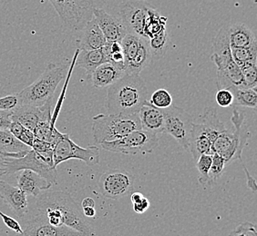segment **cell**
Masks as SVG:
<instances>
[{
	"instance_id": "1",
	"label": "cell",
	"mask_w": 257,
	"mask_h": 236,
	"mask_svg": "<svg viewBox=\"0 0 257 236\" xmlns=\"http://www.w3.org/2000/svg\"><path fill=\"white\" fill-rule=\"evenodd\" d=\"M36 198L37 209L52 226H65L79 232L82 236H95L94 228L87 221L82 209L68 192H41Z\"/></svg>"
},
{
	"instance_id": "2",
	"label": "cell",
	"mask_w": 257,
	"mask_h": 236,
	"mask_svg": "<svg viewBox=\"0 0 257 236\" xmlns=\"http://www.w3.org/2000/svg\"><path fill=\"white\" fill-rule=\"evenodd\" d=\"M148 98V88L140 74H125L109 86L106 108L109 114H136Z\"/></svg>"
},
{
	"instance_id": "3",
	"label": "cell",
	"mask_w": 257,
	"mask_h": 236,
	"mask_svg": "<svg viewBox=\"0 0 257 236\" xmlns=\"http://www.w3.org/2000/svg\"><path fill=\"white\" fill-rule=\"evenodd\" d=\"M69 66V62L66 59L48 64L39 78L17 94L20 104L40 108L53 100L58 86L67 76Z\"/></svg>"
},
{
	"instance_id": "4",
	"label": "cell",
	"mask_w": 257,
	"mask_h": 236,
	"mask_svg": "<svg viewBox=\"0 0 257 236\" xmlns=\"http://www.w3.org/2000/svg\"><path fill=\"white\" fill-rule=\"evenodd\" d=\"M228 28L229 26H223L213 38V53L211 58L217 68L218 89L244 88L242 70L231 54Z\"/></svg>"
},
{
	"instance_id": "5",
	"label": "cell",
	"mask_w": 257,
	"mask_h": 236,
	"mask_svg": "<svg viewBox=\"0 0 257 236\" xmlns=\"http://www.w3.org/2000/svg\"><path fill=\"white\" fill-rule=\"evenodd\" d=\"M231 122L232 129H225L213 142V151L224 159L226 166L233 161L241 160L242 150L247 144L251 133L244 122V113L235 106L232 111Z\"/></svg>"
},
{
	"instance_id": "6",
	"label": "cell",
	"mask_w": 257,
	"mask_h": 236,
	"mask_svg": "<svg viewBox=\"0 0 257 236\" xmlns=\"http://www.w3.org/2000/svg\"><path fill=\"white\" fill-rule=\"evenodd\" d=\"M226 128L218 118L215 109L207 108L199 118L197 123H193L189 138V150L193 160L204 154H213V144L220 134Z\"/></svg>"
},
{
	"instance_id": "7",
	"label": "cell",
	"mask_w": 257,
	"mask_h": 236,
	"mask_svg": "<svg viewBox=\"0 0 257 236\" xmlns=\"http://www.w3.org/2000/svg\"><path fill=\"white\" fill-rule=\"evenodd\" d=\"M1 160L0 176H10L21 170L28 169L38 172L51 184H57L58 172L53 162V150L39 152L31 148L20 158H3Z\"/></svg>"
},
{
	"instance_id": "8",
	"label": "cell",
	"mask_w": 257,
	"mask_h": 236,
	"mask_svg": "<svg viewBox=\"0 0 257 236\" xmlns=\"http://www.w3.org/2000/svg\"><path fill=\"white\" fill-rule=\"evenodd\" d=\"M142 129L138 114H99L92 118V131L95 143L112 142L135 130Z\"/></svg>"
},
{
	"instance_id": "9",
	"label": "cell",
	"mask_w": 257,
	"mask_h": 236,
	"mask_svg": "<svg viewBox=\"0 0 257 236\" xmlns=\"http://www.w3.org/2000/svg\"><path fill=\"white\" fill-rule=\"evenodd\" d=\"M100 146L106 151L122 154H151L158 148L159 138L157 134L139 129L120 139L112 142H104Z\"/></svg>"
},
{
	"instance_id": "10",
	"label": "cell",
	"mask_w": 257,
	"mask_h": 236,
	"mask_svg": "<svg viewBox=\"0 0 257 236\" xmlns=\"http://www.w3.org/2000/svg\"><path fill=\"white\" fill-rule=\"evenodd\" d=\"M70 30L80 31L93 16L94 0H49Z\"/></svg>"
},
{
	"instance_id": "11",
	"label": "cell",
	"mask_w": 257,
	"mask_h": 236,
	"mask_svg": "<svg viewBox=\"0 0 257 236\" xmlns=\"http://www.w3.org/2000/svg\"><path fill=\"white\" fill-rule=\"evenodd\" d=\"M99 149L98 146L83 148L75 144L68 134L60 133L53 144V162L57 168L61 162L77 159L92 166L99 162Z\"/></svg>"
},
{
	"instance_id": "12",
	"label": "cell",
	"mask_w": 257,
	"mask_h": 236,
	"mask_svg": "<svg viewBox=\"0 0 257 236\" xmlns=\"http://www.w3.org/2000/svg\"><path fill=\"white\" fill-rule=\"evenodd\" d=\"M164 133L172 136L179 144L189 150V138L193 128V116L184 109L171 106L163 109Z\"/></svg>"
},
{
	"instance_id": "13",
	"label": "cell",
	"mask_w": 257,
	"mask_h": 236,
	"mask_svg": "<svg viewBox=\"0 0 257 236\" xmlns=\"http://www.w3.org/2000/svg\"><path fill=\"white\" fill-rule=\"evenodd\" d=\"M134 176L121 169H109L99 177L98 186L105 198L118 200L134 190Z\"/></svg>"
},
{
	"instance_id": "14",
	"label": "cell",
	"mask_w": 257,
	"mask_h": 236,
	"mask_svg": "<svg viewBox=\"0 0 257 236\" xmlns=\"http://www.w3.org/2000/svg\"><path fill=\"white\" fill-rule=\"evenodd\" d=\"M154 6L148 0H126L119 6V16L128 33L144 38L145 22Z\"/></svg>"
},
{
	"instance_id": "15",
	"label": "cell",
	"mask_w": 257,
	"mask_h": 236,
	"mask_svg": "<svg viewBox=\"0 0 257 236\" xmlns=\"http://www.w3.org/2000/svg\"><path fill=\"white\" fill-rule=\"evenodd\" d=\"M52 102L53 100H50L40 108L29 104H19L12 110L11 121L22 124L33 132L39 124L44 121H51Z\"/></svg>"
},
{
	"instance_id": "16",
	"label": "cell",
	"mask_w": 257,
	"mask_h": 236,
	"mask_svg": "<svg viewBox=\"0 0 257 236\" xmlns=\"http://www.w3.org/2000/svg\"><path fill=\"white\" fill-rule=\"evenodd\" d=\"M16 236H82L68 226H55L49 222L43 214H39L28 222L23 232Z\"/></svg>"
},
{
	"instance_id": "17",
	"label": "cell",
	"mask_w": 257,
	"mask_h": 236,
	"mask_svg": "<svg viewBox=\"0 0 257 236\" xmlns=\"http://www.w3.org/2000/svg\"><path fill=\"white\" fill-rule=\"evenodd\" d=\"M93 16L108 42H120L128 34L120 18L109 15L103 8L95 6Z\"/></svg>"
},
{
	"instance_id": "18",
	"label": "cell",
	"mask_w": 257,
	"mask_h": 236,
	"mask_svg": "<svg viewBox=\"0 0 257 236\" xmlns=\"http://www.w3.org/2000/svg\"><path fill=\"white\" fill-rule=\"evenodd\" d=\"M28 196L18 186L0 180V199L10 207L17 216H25L29 212Z\"/></svg>"
},
{
	"instance_id": "19",
	"label": "cell",
	"mask_w": 257,
	"mask_h": 236,
	"mask_svg": "<svg viewBox=\"0 0 257 236\" xmlns=\"http://www.w3.org/2000/svg\"><path fill=\"white\" fill-rule=\"evenodd\" d=\"M17 176L18 187L27 196L38 197L43 191L49 190L52 184L38 172L24 169L19 171Z\"/></svg>"
},
{
	"instance_id": "20",
	"label": "cell",
	"mask_w": 257,
	"mask_h": 236,
	"mask_svg": "<svg viewBox=\"0 0 257 236\" xmlns=\"http://www.w3.org/2000/svg\"><path fill=\"white\" fill-rule=\"evenodd\" d=\"M126 74L124 69L115 66L109 62H104L99 64L97 68L90 74L88 78L91 84L97 88H109V86L116 83Z\"/></svg>"
},
{
	"instance_id": "21",
	"label": "cell",
	"mask_w": 257,
	"mask_h": 236,
	"mask_svg": "<svg viewBox=\"0 0 257 236\" xmlns=\"http://www.w3.org/2000/svg\"><path fill=\"white\" fill-rule=\"evenodd\" d=\"M138 116L143 130L157 134L164 133L163 109L157 108L147 101L140 109Z\"/></svg>"
},
{
	"instance_id": "22",
	"label": "cell",
	"mask_w": 257,
	"mask_h": 236,
	"mask_svg": "<svg viewBox=\"0 0 257 236\" xmlns=\"http://www.w3.org/2000/svg\"><path fill=\"white\" fill-rule=\"evenodd\" d=\"M106 43L107 40L102 31L99 28L94 16H92L82 28V34L79 40V50H99L102 48Z\"/></svg>"
},
{
	"instance_id": "23",
	"label": "cell",
	"mask_w": 257,
	"mask_h": 236,
	"mask_svg": "<svg viewBox=\"0 0 257 236\" xmlns=\"http://www.w3.org/2000/svg\"><path fill=\"white\" fill-rule=\"evenodd\" d=\"M228 33L231 48H247L257 44L255 34L244 24L238 23L229 26Z\"/></svg>"
},
{
	"instance_id": "24",
	"label": "cell",
	"mask_w": 257,
	"mask_h": 236,
	"mask_svg": "<svg viewBox=\"0 0 257 236\" xmlns=\"http://www.w3.org/2000/svg\"><path fill=\"white\" fill-rule=\"evenodd\" d=\"M31 148L21 143L9 130L0 129V159L3 158H18L20 152Z\"/></svg>"
},
{
	"instance_id": "25",
	"label": "cell",
	"mask_w": 257,
	"mask_h": 236,
	"mask_svg": "<svg viewBox=\"0 0 257 236\" xmlns=\"http://www.w3.org/2000/svg\"><path fill=\"white\" fill-rule=\"evenodd\" d=\"M152 54L149 48L148 40L141 38L138 52L134 58L125 66L126 74H140V73L148 66L152 61Z\"/></svg>"
},
{
	"instance_id": "26",
	"label": "cell",
	"mask_w": 257,
	"mask_h": 236,
	"mask_svg": "<svg viewBox=\"0 0 257 236\" xmlns=\"http://www.w3.org/2000/svg\"><path fill=\"white\" fill-rule=\"evenodd\" d=\"M79 56L77 59V66L84 69L89 78L90 74L99 64L107 62L102 48L92 50H79Z\"/></svg>"
},
{
	"instance_id": "27",
	"label": "cell",
	"mask_w": 257,
	"mask_h": 236,
	"mask_svg": "<svg viewBox=\"0 0 257 236\" xmlns=\"http://www.w3.org/2000/svg\"><path fill=\"white\" fill-rule=\"evenodd\" d=\"M148 46L152 58H163L167 54L171 46V38L168 30L165 28L158 34H155L152 38H150L148 40Z\"/></svg>"
},
{
	"instance_id": "28",
	"label": "cell",
	"mask_w": 257,
	"mask_h": 236,
	"mask_svg": "<svg viewBox=\"0 0 257 236\" xmlns=\"http://www.w3.org/2000/svg\"><path fill=\"white\" fill-rule=\"evenodd\" d=\"M167 18L159 13L155 8H153L149 12L148 18L145 22L144 30V38L149 40L166 28Z\"/></svg>"
},
{
	"instance_id": "29",
	"label": "cell",
	"mask_w": 257,
	"mask_h": 236,
	"mask_svg": "<svg viewBox=\"0 0 257 236\" xmlns=\"http://www.w3.org/2000/svg\"><path fill=\"white\" fill-rule=\"evenodd\" d=\"M233 96L234 106H243L248 108L256 109V88H232L229 89Z\"/></svg>"
},
{
	"instance_id": "30",
	"label": "cell",
	"mask_w": 257,
	"mask_h": 236,
	"mask_svg": "<svg viewBox=\"0 0 257 236\" xmlns=\"http://www.w3.org/2000/svg\"><path fill=\"white\" fill-rule=\"evenodd\" d=\"M231 54L232 59L241 69L248 66L256 64L257 44L247 48H231Z\"/></svg>"
},
{
	"instance_id": "31",
	"label": "cell",
	"mask_w": 257,
	"mask_h": 236,
	"mask_svg": "<svg viewBox=\"0 0 257 236\" xmlns=\"http://www.w3.org/2000/svg\"><path fill=\"white\" fill-rule=\"evenodd\" d=\"M104 54L107 62L119 66L125 70L124 66V54L120 42H108L105 44L103 48ZM126 71V70H125Z\"/></svg>"
},
{
	"instance_id": "32",
	"label": "cell",
	"mask_w": 257,
	"mask_h": 236,
	"mask_svg": "<svg viewBox=\"0 0 257 236\" xmlns=\"http://www.w3.org/2000/svg\"><path fill=\"white\" fill-rule=\"evenodd\" d=\"M212 160L213 154H204L200 156L195 161L198 171V181L203 186H207L209 184V172Z\"/></svg>"
},
{
	"instance_id": "33",
	"label": "cell",
	"mask_w": 257,
	"mask_h": 236,
	"mask_svg": "<svg viewBox=\"0 0 257 236\" xmlns=\"http://www.w3.org/2000/svg\"><path fill=\"white\" fill-rule=\"evenodd\" d=\"M9 131L21 143L28 146L29 148H32L35 140L34 133L30 131V129L23 126L22 124L17 122H11Z\"/></svg>"
},
{
	"instance_id": "34",
	"label": "cell",
	"mask_w": 257,
	"mask_h": 236,
	"mask_svg": "<svg viewBox=\"0 0 257 236\" xmlns=\"http://www.w3.org/2000/svg\"><path fill=\"white\" fill-rule=\"evenodd\" d=\"M226 168L225 161L221 156L216 152L213 154V160L209 172V186H212L217 182L218 179L222 176L224 169Z\"/></svg>"
},
{
	"instance_id": "35",
	"label": "cell",
	"mask_w": 257,
	"mask_h": 236,
	"mask_svg": "<svg viewBox=\"0 0 257 236\" xmlns=\"http://www.w3.org/2000/svg\"><path fill=\"white\" fill-rule=\"evenodd\" d=\"M149 103L157 108H168L171 106H173V98L167 90L158 89L152 94Z\"/></svg>"
},
{
	"instance_id": "36",
	"label": "cell",
	"mask_w": 257,
	"mask_h": 236,
	"mask_svg": "<svg viewBox=\"0 0 257 236\" xmlns=\"http://www.w3.org/2000/svg\"><path fill=\"white\" fill-rule=\"evenodd\" d=\"M243 86L246 88H256L257 86V71L256 64L248 66L242 69Z\"/></svg>"
},
{
	"instance_id": "37",
	"label": "cell",
	"mask_w": 257,
	"mask_h": 236,
	"mask_svg": "<svg viewBox=\"0 0 257 236\" xmlns=\"http://www.w3.org/2000/svg\"><path fill=\"white\" fill-rule=\"evenodd\" d=\"M131 201L133 202L134 211L138 214H144L150 208V201L148 198H146L141 192H133L131 194Z\"/></svg>"
},
{
	"instance_id": "38",
	"label": "cell",
	"mask_w": 257,
	"mask_h": 236,
	"mask_svg": "<svg viewBox=\"0 0 257 236\" xmlns=\"http://www.w3.org/2000/svg\"><path fill=\"white\" fill-rule=\"evenodd\" d=\"M215 99L218 106L223 108L231 106L233 103V96L229 89H219L215 96Z\"/></svg>"
},
{
	"instance_id": "39",
	"label": "cell",
	"mask_w": 257,
	"mask_h": 236,
	"mask_svg": "<svg viewBox=\"0 0 257 236\" xmlns=\"http://www.w3.org/2000/svg\"><path fill=\"white\" fill-rule=\"evenodd\" d=\"M19 104L20 102L17 96V94L0 98V109L2 110H13Z\"/></svg>"
},
{
	"instance_id": "40",
	"label": "cell",
	"mask_w": 257,
	"mask_h": 236,
	"mask_svg": "<svg viewBox=\"0 0 257 236\" xmlns=\"http://www.w3.org/2000/svg\"><path fill=\"white\" fill-rule=\"evenodd\" d=\"M0 217L2 218V220L4 222V224L7 226V227H9L12 231L17 232V234H20L23 232V229L21 228V226H20L19 222L17 221L14 218L7 216L4 212H2L1 210H0Z\"/></svg>"
},
{
	"instance_id": "41",
	"label": "cell",
	"mask_w": 257,
	"mask_h": 236,
	"mask_svg": "<svg viewBox=\"0 0 257 236\" xmlns=\"http://www.w3.org/2000/svg\"><path fill=\"white\" fill-rule=\"evenodd\" d=\"M253 226L254 224H252V222H245L243 224H239L233 231L230 232V234L228 236H249L250 231Z\"/></svg>"
},
{
	"instance_id": "42",
	"label": "cell",
	"mask_w": 257,
	"mask_h": 236,
	"mask_svg": "<svg viewBox=\"0 0 257 236\" xmlns=\"http://www.w3.org/2000/svg\"><path fill=\"white\" fill-rule=\"evenodd\" d=\"M11 114L12 110H2L0 109V129L9 130L11 124Z\"/></svg>"
},
{
	"instance_id": "43",
	"label": "cell",
	"mask_w": 257,
	"mask_h": 236,
	"mask_svg": "<svg viewBox=\"0 0 257 236\" xmlns=\"http://www.w3.org/2000/svg\"><path fill=\"white\" fill-rule=\"evenodd\" d=\"M31 148L35 150L36 152H48V151H52L53 150V146L51 144L48 143V142L41 141V140L35 138L33 146H32Z\"/></svg>"
},
{
	"instance_id": "44",
	"label": "cell",
	"mask_w": 257,
	"mask_h": 236,
	"mask_svg": "<svg viewBox=\"0 0 257 236\" xmlns=\"http://www.w3.org/2000/svg\"><path fill=\"white\" fill-rule=\"evenodd\" d=\"M243 170L246 176V181H247V186L250 190H252V192H256L257 186L256 180L251 176V174L248 172L247 168L245 166H243Z\"/></svg>"
},
{
	"instance_id": "45",
	"label": "cell",
	"mask_w": 257,
	"mask_h": 236,
	"mask_svg": "<svg viewBox=\"0 0 257 236\" xmlns=\"http://www.w3.org/2000/svg\"><path fill=\"white\" fill-rule=\"evenodd\" d=\"M81 209H82V212H83V214H84L85 217H88V218H94V217L96 216L97 211H96L95 207H83V208H81Z\"/></svg>"
},
{
	"instance_id": "46",
	"label": "cell",
	"mask_w": 257,
	"mask_h": 236,
	"mask_svg": "<svg viewBox=\"0 0 257 236\" xmlns=\"http://www.w3.org/2000/svg\"><path fill=\"white\" fill-rule=\"evenodd\" d=\"M92 206L95 207V201L91 197H86L81 202V208L83 207Z\"/></svg>"
},
{
	"instance_id": "47",
	"label": "cell",
	"mask_w": 257,
	"mask_h": 236,
	"mask_svg": "<svg viewBox=\"0 0 257 236\" xmlns=\"http://www.w3.org/2000/svg\"><path fill=\"white\" fill-rule=\"evenodd\" d=\"M249 236H257L256 230H255V226L252 227V229H251V231H250V234Z\"/></svg>"
}]
</instances>
